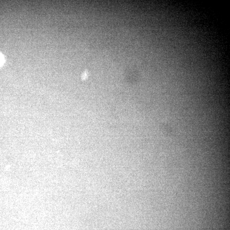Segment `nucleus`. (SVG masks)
Instances as JSON below:
<instances>
[{
  "label": "nucleus",
  "instance_id": "obj_1",
  "mask_svg": "<svg viewBox=\"0 0 230 230\" xmlns=\"http://www.w3.org/2000/svg\"><path fill=\"white\" fill-rule=\"evenodd\" d=\"M3 57L2 55L0 54V66L2 64H3Z\"/></svg>",
  "mask_w": 230,
  "mask_h": 230
}]
</instances>
